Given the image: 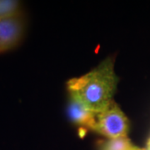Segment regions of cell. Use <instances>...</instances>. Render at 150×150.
<instances>
[{
    "instance_id": "5",
    "label": "cell",
    "mask_w": 150,
    "mask_h": 150,
    "mask_svg": "<svg viewBox=\"0 0 150 150\" xmlns=\"http://www.w3.org/2000/svg\"><path fill=\"white\" fill-rule=\"evenodd\" d=\"M19 12V2L14 0H0V19L15 15Z\"/></svg>"
},
{
    "instance_id": "2",
    "label": "cell",
    "mask_w": 150,
    "mask_h": 150,
    "mask_svg": "<svg viewBox=\"0 0 150 150\" xmlns=\"http://www.w3.org/2000/svg\"><path fill=\"white\" fill-rule=\"evenodd\" d=\"M129 129V119L114 100L96 114L95 123L92 128V130L109 139L127 137Z\"/></svg>"
},
{
    "instance_id": "1",
    "label": "cell",
    "mask_w": 150,
    "mask_h": 150,
    "mask_svg": "<svg viewBox=\"0 0 150 150\" xmlns=\"http://www.w3.org/2000/svg\"><path fill=\"white\" fill-rule=\"evenodd\" d=\"M118 81L113 59L107 58L86 74L70 79L67 86L71 98L98 114L113 101Z\"/></svg>"
},
{
    "instance_id": "4",
    "label": "cell",
    "mask_w": 150,
    "mask_h": 150,
    "mask_svg": "<svg viewBox=\"0 0 150 150\" xmlns=\"http://www.w3.org/2000/svg\"><path fill=\"white\" fill-rule=\"evenodd\" d=\"M68 112L73 123L92 129L96 120V113L90 111L74 98L69 99Z\"/></svg>"
},
{
    "instance_id": "3",
    "label": "cell",
    "mask_w": 150,
    "mask_h": 150,
    "mask_svg": "<svg viewBox=\"0 0 150 150\" xmlns=\"http://www.w3.org/2000/svg\"><path fill=\"white\" fill-rule=\"evenodd\" d=\"M24 31V22L20 13L0 19V53L15 48Z\"/></svg>"
}]
</instances>
